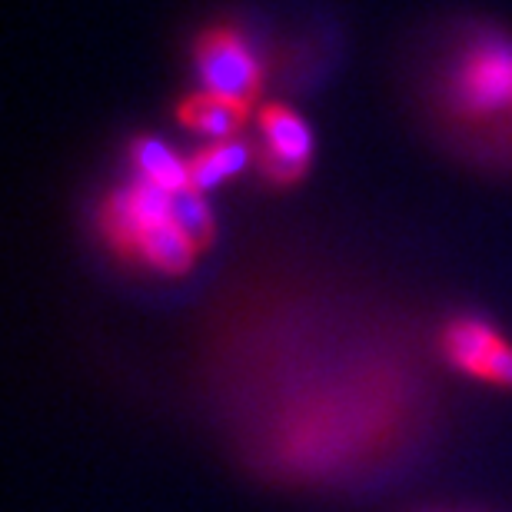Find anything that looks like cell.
<instances>
[{
  "label": "cell",
  "mask_w": 512,
  "mask_h": 512,
  "mask_svg": "<svg viewBox=\"0 0 512 512\" xmlns=\"http://www.w3.org/2000/svg\"><path fill=\"white\" fill-rule=\"evenodd\" d=\"M446 100L453 117L469 124L512 117V37L503 30L469 37L453 57Z\"/></svg>",
  "instance_id": "obj_1"
},
{
  "label": "cell",
  "mask_w": 512,
  "mask_h": 512,
  "mask_svg": "<svg viewBox=\"0 0 512 512\" xmlns=\"http://www.w3.org/2000/svg\"><path fill=\"white\" fill-rule=\"evenodd\" d=\"M193 67L200 87L237 104L256 107L263 97V64L240 27L210 24L193 40Z\"/></svg>",
  "instance_id": "obj_2"
},
{
  "label": "cell",
  "mask_w": 512,
  "mask_h": 512,
  "mask_svg": "<svg viewBox=\"0 0 512 512\" xmlns=\"http://www.w3.org/2000/svg\"><path fill=\"white\" fill-rule=\"evenodd\" d=\"M443 353L453 370L479 383L512 389V343L479 316H453L443 330Z\"/></svg>",
  "instance_id": "obj_3"
},
{
  "label": "cell",
  "mask_w": 512,
  "mask_h": 512,
  "mask_svg": "<svg viewBox=\"0 0 512 512\" xmlns=\"http://www.w3.org/2000/svg\"><path fill=\"white\" fill-rule=\"evenodd\" d=\"M250 110L253 107L237 104V100H227L220 94H210V90L200 87L177 100L173 117H177L180 127H187L190 133H200V137H207V140H233L247 127Z\"/></svg>",
  "instance_id": "obj_4"
},
{
  "label": "cell",
  "mask_w": 512,
  "mask_h": 512,
  "mask_svg": "<svg viewBox=\"0 0 512 512\" xmlns=\"http://www.w3.org/2000/svg\"><path fill=\"white\" fill-rule=\"evenodd\" d=\"M260 147L280 157L310 163L313 160V133L310 124L286 104H260Z\"/></svg>",
  "instance_id": "obj_5"
},
{
  "label": "cell",
  "mask_w": 512,
  "mask_h": 512,
  "mask_svg": "<svg viewBox=\"0 0 512 512\" xmlns=\"http://www.w3.org/2000/svg\"><path fill=\"white\" fill-rule=\"evenodd\" d=\"M253 153L247 143H243L240 137L233 140H210L203 143V147H197L187 157V177H190V187L207 193L213 187H220L223 180L237 177V173L247 167V163H253Z\"/></svg>",
  "instance_id": "obj_6"
},
{
  "label": "cell",
  "mask_w": 512,
  "mask_h": 512,
  "mask_svg": "<svg viewBox=\"0 0 512 512\" xmlns=\"http://www.w3.org/2000/svg\"><path fill=\"white\" fill-rule=\"evenodd\" d=\"M130 163H133V177L153 183L160 190L177 193L183 187H190L187 177V157H180L170 143H163L160 137H140L130 140Z\"/></svg>",
  "instance_id": "obj_7"
},
{
  "label": "cell",
  "mask_w": 512,
  "mask_h": 512,
  "mask_svg": "<svg viewBox=\"0 0 512 512\" xmlns=\"http://www.w3.org/2000/svg\"><path fill=\"white\" fill-rule=\"evenodd\" d=\"M173 220H177V227L187 233L200 253L210 250L213 240H217V220H213L210 203L203 200L200 190L183 187L173 193Z\"/></svg>",
  "instance_id": "obj_8"
},
{
  "label": "cell",
  "mask_w": 512,
  "mask_h": 512,
  "mask_svg": "<svg viewBox=\"0 0 512 512\" xmlns=\"http://www.w3.org/2000/svg\"><path fill=\"white\" fill-rule=\"evenodd\" d=\"M253 163H256L260 177L270 183V187H296V183L306 177V170H310V163L280 157V153H270V150H263V147H256Z\"/></svg>",
  "instance_id": "obj_9"
}]
</instances>
